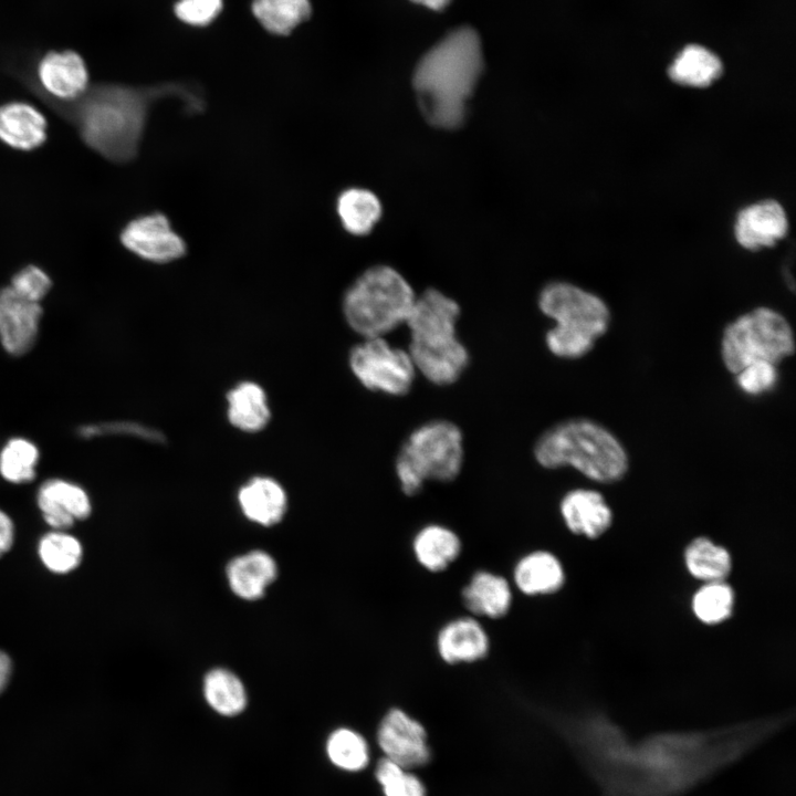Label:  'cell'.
Wrapping results in <instances>:
<instances>
[{
	"label": "cell",
	"mask_w": 796,
	"mask_h": 796,
	"mask_svg": "<svg viewBox=\"0 0 796 796\" xmlns=\"http://www.w3.org/2000/svg\"><path fill=\"white\" fill-rule=\"evenodd\" d=\"M377 743L387 758L404 768L422 766L430 757L423 725L399 708H391L381 718Z\"/></svg>",
	"instance_id": "obj_13"
},
{
	"label": "cell",
	"mask_w": 796,
	"mask_h": 796,
	"mask_svg": "<svg viewBox=\"0 0 796 796\" xmlns=\"http://www.w3.org/2000/svg\"><path fill=\"white\" fill-rule=\"evenodd\" d=\"M416 3L422 4L425 7H428L432 10H442L446 8L451 0H411Z\"/></svg>",
	"instance_id": "obj_42"
},
{
	"label": "cell",
	"mask_w": 796,
	"mask_h": 796,
	"mask_svg": "<svg viewBox=\"0 0 796 796\" xmlns=\"http://www.w3.org/2000/svg\"><path fill=\"white\" fill-rule=\"evenodd\" d=\"M228 418L232 426L248 432L264 428L270 419L266 395L262 387L243 381L227 395Z\"/></svg>",
	"instance_id": "obj_25"
},
{
	"label": "cell",
	"mask_w": 796,
	"mask_h": 796,
	"mask_svg": "<svg viewBox=\"0 0 796 796\" xmlns=\"http://www.w3.org/2000/svg\"><path fill=\"white\" fill-rule=\"evenodd\" d=\"M38 507L44 521L54 530L63 531L91 513V501L78 484L61 479L45 480L36 492Z\"/></svg>",
	"instance_id": "obj_17"
},
{
	"label": "cell",
	"mask_w": 796,
	"mask_h": 796,
	"mask_svg": "<svg viewBox=\"0 0 796 796\" xmlns=\"http://www.w3.org/2000/svg\"><path fill=\"white\" fill-rule=\"evenodd\" d=\"M76 434L85 440L102 437H129L155 443H163L166 440L158 430L133 420H107L81 425L76 428Z\"/></svg>",
	"instance_id": "obj_35"
},
{
	"label": "cell",
	"mask_w": 796,
	"mask_h": 796,
	"mask_svg": "<svg viewBox=\"0 0 796 796\" xmlns=\"http://www.w3.org/2000/svg\"><path fill=\"white\" fill-rule=\"evenodd\" d=\"M735 595L733 588L725 583H704L693 595L691 608L701 622L713 626L729 619L733 612Z\"/></svg>",
	"instance_id": "obj_32"
},
{
	"label": "cell",
	"mask_w": 796,
	"mask_h": 796,
	"mask_svg": "<svg viewBox=\"0 0 796 796\" xmlns=\"http://www.w3.org/2000/svg\"><path fill=\"white\" fill-rule=\"evenodd\" d=\"M39 556L53 573L65 574L76 568L82 559V546L72 535L54 530L39 543Z\"/></svg>",
	"instance_id": "obj_34"
},
{
	"label": "cell",
	"mask_w": 796,
	"mask_h": 796,
	"mask_svg": "<svg viewBox=\"0 0 796 796\" xmlns=\"http://www.w3.org/2000/svg\"><path fill=\"white\" fill-rule=\"evenodd\" d=\"M513 584L528 597L557 593L565 584V569L549 551L535 549L521 556L512 572Z\"/></svg>",
	"instance_id": "obj_21"
},
{
	"label": "cell",
	"mask_w": 796,
	"mask_h": 796,
	"mask_svg": "<svg viewBox=\"0 0 796 796\" xmlns=\"http://www.w3.org/2000/svg\"><path fill=\"white\" fill-rule=\"evenodd\" d=\"M329 762L339 769L357 772L369 762V750L362 734L349 727L334 730L326 741Z\"/></svg>",
	"instance_id": "obj_33"
},
{
	"label": "cell",
	"mask_w": 796,
	"mask_h": 796,
	"mask_svg": "<svg viewBox=\"0 0 796 796\" xmlns=\"http://www.w3.org/2000/svg\"><path fill=\"white\" fill-rule=\"evenodd\" d=\"M168 96L179 98L188 114L201 113L206 105L197 88L174 82L151 86L91 84L75 101L45 103L76 128L87 147L107 160L125 164L139 150L151 104Z\"/></svg>",
	"instance_id": "obj_2"
},
{
	"label": "cell",
	"mask_w": 796,
	"mask_h": 796,
	"mask_svg": "<svg viewBox=\"0 0 796 796\" xmlns=\"http://www.w3.org/2000/svg\"><path fill=\"white\" fill-rule=\"evenodd\" d=\"M48 137V121L34 105L10 101L0 105V142L29 151L42 146Z\"/></svg>",
	"instance_id": "obj_19"
},
{
	"label": "cell",
	"mask_w": 796,
	"mask_h": 796,
	"mask_svg": "<svg viewBox=\"0 0 796 796\" xmlns=\"http://www.w3.org/2000/svg\"><path fill=\"white\" fill-rule=\"evenodd\" d=\"M402 766L385 757L376 766V779L385 796H426L420 779Z\"/></svg>",
	"instance_id": "obj_36"
},
{
	"label": "cell",
	"mask_w": 796,
	"mask_h": 796,
	"mask_svg": "<svg viewBox=\"0 0 796 796\" xmlns=\"http://www.w3.org/2000/svg\"><path fill=\"white\" fill-rule=\"evenodd\" d=\"M463 434L460 428L444 419H436L417 427L400 447L395 472L404 494H418L427 481L450 482L463 463Z\"/></svg>",
	"instance_id": "obj_8"
},
{
	"label": "cell",
	"mask_w": 796,
	"mask_h": 796,
	"mask_svg": "<svg viewBox=\"0 0 796 796\" xmlns=\"http://www.w3.org/2000/svg\"><path fill=\"white\" fill-rule=\"evenodd\" d=\"M416 296L398 271L376 265L347 289L343 313L348 326L364 338L384 337L406 324Z\"/></svg>",
	"instance_id": "obj_7"
},
{
	"label": "cell",
	"mask_w": 796,
	"mask_h": 796,
	"mask_svg": "<svg viewBox=\"0 0 796 796\" xmlns=\"http://www.w3.org/2000/svg\"><path fill=\"white\" fill-rule=\"evenodd\" d=\"M538 306L556 323L545 341L557 357L573 359L586 355L608 328L610 315L605 302L568 282H552L543 287Z\"/></svg>",
	"instance_id": "obj_6"
},
{
	"label": "cell",
	"mask_w": 796,
	"mask_h": 796,
	"mask_svg": "<svg viewBox=\"0 0 796 796\" xmlns=\"http://www.w3.org/2000/svg\"><path fill=\"white\" fill-rule=\"evenodd\" d=\"M21 78L43 102L69 103L90 87V72L83 56L71 49L50 50L34 62L32 74Z\"/></svg>",
	"instance_id": "obj_11"
},
{
	"label": "cell",
	"mask_w": 796,
	"mask_h": 796,
	"mask_svg": "<svg viewBox=\"0 0 796 796\" xmlns=\"http://www.w3.org/2000/svg\"><path fill=\"white\" fill-rule=\"evenodd\" d=\"M119 240L133 254L154 263L172 262L187 252L186 242L172 229L169 219L160 212L130 220L122 229Z\"/></svg>",
	"instance_id": "obj_12"
},
{
	"label": "cell",
	"mask_w": 796,
	"mask_h": 796,
	"mask_svg": "<svg viewBox=\"0 0 796 796\" xmlns=\"http://www.w3.org/2000/svg\"><path fill=\"white\" fill-rule=\"evenodd\" d=\"M252 12L270 33L286 35L311 14L310 0H253Z\"/></svg>",
	"instance_id": "obj_30"
},
{
	"label": "cell",
	"mask_w": 796,
	"mask_h": 796,
	"mask_svg": "<svg viewBox=\"0 0 796 796\" xmlns=\"http://www.w3.org/2000/svg\"><path fill=\"white\" fill-rule=\"evenodd\" d=\"M559 511L572 533L591 540L606 533L612 522L611 510L604 496L593 490L567 492L559 503Z\"/></svg>",
	"instance_id": "obj_20"
},
{
	"label": "cell",
	"mask_w": 796,
	"mask_h": 796,
	"mask_svg": "<svg viewBox=\"0 0 796 796\" xmlns=\"http://www.w3.org/2000/svg\"><path fill=\"white\" fill-rule=\"evenodd\" d=\"M777 381L776 365L758 362L736 373L739 387L748 395H760L774 388Z\"/></svg>",
	"instance_id": "obj_38"
},
{
	"label": "cell",
	"mask_w": 796,
	"mask_h": 796,
	"mask_svg": "<svg viewBox=\"0 0 796 796\" xmlns=\"http://www.w3.org/2000/svg\"><path fill=\"white\" fill-rule=\"evenodd\" d=\"M221 10L222 0H178L174 7L180 21L195 27L210 24Z\"/></svg>",
	"instance_id": "obj_39"
},
{
	"label": "cell",
	"mask_w": 796,
	"mask_h": 796,
	"mask_svg": "<svg viewBox=\"0 0 796 796\" xmlns=\"http://www.w3.org/2000/svg\"><path fill=\"white\" fill-rule=\"evenodd\" d=\"M203 696L208 705L223 716H235L247 706L244 684L232 671L216 668L203 679Z\"/></svg>",
	"instance_id": "obj_29"
},
{
	"label": "cell",
	"mask_w": 796,
	"mask_h": 796,
	"mask_svg": "<svg viewBox=\"0 0 796 796\" xmlns=\"http://www.w3.org/2000/svg\"><path fill=\"white\" fill-rule=\"evenodd\" d=\"M783 724L781 719H765L632 740L608 719L593 714L570 722L565 732L601 796H663L708 781Z\"/></svg>",
	"instance_id": "obj_1"
},
{
	"label": "cell",
	"mask_w": 796,
	"mask_h": 796,
	"mask_svg": "<svg viewBox=\"0 0 796 796\" xmlns=\"http://www.w3.org/2000/svg\"><path fill=\"white\" fill-rule=\"evenodd\" d=\"M226 575L234 595L244 600H256L276 578L277 565L270 554L255 549L231 559Z\"/></svg>",
	"instance_id": "obj_22"
},
{
	"label": "cell",
	"mask_w": 796,
	"mask_h": 796,
	"mask_svg": "<svg viewBox=\"0 0 796 796\" xmlns=\"http://www.w3.org/2000/svg\"><path fill=\"white\" fill-rule=\"evenodd\" d=\"M534 457L544 468L570 465L603 483L618 481L628 468L620 442L587 419H569L547 429L534 446Z\"/></svg>",
	"instance_id": "obj_5"
},
{
	"label": "cell",
	"mask_w": 796,
	"mask_h": 796,
	"mask_svg": "<svg viewBox=\"0 0 796 796\" xmlns=\"http://www.w3.org/2000/svg\"><path fill=\"white\" fill-rule=\"evenodd\" d=\"M721 60L701 45L685 46L669 67L670 78L684 86L706 87L722 74Z\"/></svg>",
	"instance_id": "obj_26"
},
{
	"label": "cell",
	"mask_w": 796,
	"mask_h": 796,
	"mask_svg": "<svg viewBox=\"0 0 796 796\" xmlns=\"http://www.w3.org/2000/svg\"><path fill=\"white\" fill-rule=\"evenodd\" d=\"M43 308L17 294L9 285L0 287V344L10 356L28 354L35 345Z\"/></svg>",
	"instance_id": "obj_14"
},
{
	"label": "cell",
	"mask_w": 796,
	"mask_h": 796,
	"mask_svg": "<svg viewBox=\"0 0 796 796\" xmlns=\"http://www.w3.org/2000/svg\"><path fill=\"white\" fill-rule=\"evenodd\" d=\"M411 549L417 563L430 573H441L460 556L462 542L450 527L431 523L415 534Z\"/></svg>",
	"instance_id": "obj_23"
},
{
	"label": "cell",
	"mask_w": 796,
	"mask_h": 796,
	"mask_svg": "<svg viewBox=\"0 0 796 796\" xmlns=\"http://www.w3.org/2000/svg\"><path fill=\"white\" fill-rule=\"evenodd\" d=\"M336 211L343 228L360 237L369 233L380 219L381 203L370 190L353 187L339 193Z\"/></svg>",
	"instance_id": "obj_27"
},
{
	"label": "cell",
	"mask_w": 796,
	"mask_h": 796,
	"mask_svg": "<svg viewBox=\"0 0 796 796\" xmlns=\"http://www.w3.org/2000/svg\"><path fill=\"white\" fill-rule=\"evenodd\" d=\"M40 452L29 439L14 437L0 450V475L13 484L31 482L35 478Z\"/></svg>",
	"instance_id": "obj_31"
},
{
	"label": "cell",
	"mask_w": 796,
	"mask_h": 796,
	"mask_svg": "<svg viewBox=\"0 0 796 796\" xmlns=\"http://www.w3.org/2000/svg\"><path fill=\"white\" fill-rule=\"evenodd\" d=\"M683 558L689 574L703 583L725 580L732 569L730 552L708 537L692 540Z\"/></svg>",
	"instance_id": "obj_28"
},
{
	"label": "cell",
	"mask_w": 796,
	"mask_h": 796,
	"mask_svg": "<svg viewBox=\"0 0 796 796\" xmlns=\"http://www.w3.org/2000/svg\"><path fill=\"white\" fill-rule=\"evenodd\" d=\"M348 364L365 388L396 397L408 394L417 373L408 350L385 337L364 338L352 348Z\"/></svg>",
	"instance_id": "obj_10"
},
{
	"label": "cell",
	"mask_w": 796,
	"mask_h": 796,
	"mask_svg": "<svg viewBox=\"0 0 796 796\" xmlns=\"http://www.w3.org/2000/svg\"><path fill=\"white\" fill-rule=\"evenodd\" d=\"M238 501L244 516L263 526L279 523L287 505L284 489L266 476H255L242 485Z\"/></svg>",
	"instance_id": "obj_24"
},
{
	"label": "cell",
	"mask_w": 796,
	"mask_h": 796,
	"mask_svg": "<svg viewBox=\"0 0 796 796\" xmlns=\"http://www.w3.org/2000/svg\"><path fill=\"white\" fill-rule=\"evenodd\" d=\"M52 284V279L42 268L28 264L13 274L9 286L23 298L40 303Z\"/></svg>",
	"instance_id": "obj_37"
},
{
	"label": "cell",
	"mask_w": 796,
	"mask_h": 796,
	"mask_svg": "<svg viewBox=\"0 0 796 796\" xmlns=\"http://www.w3.org/2000/svg\"><path fill=\"white\" fill-rule=\"evenodd\" d=\"M11 674V660L0 650V693L6 689Z\"/></svg>",
	"instance_id": "obj_41"
},
{
	"label": "cell",
	"mask_w": 796,
	"mask_h": 796,
	"mask_svg": "<svg viewBox=\"0 0 796 796\" xmlns=\"http://www.w3.org/2000/svg\"><path fill=\"white\" fill-rule=\"evenodd\" d=\"M459 304L441 291L428 289L416 296L406 321L410 333L408 353L416 371L430 383H455L470 362L468 348L457 336Z\"/></svg>",
	"instance_id": "obj_4"
},
{
	"label": "cell",
	"mask_w": 796,
	"mask_h": 796,
	"mask_svg": "<svg viewBox=\"0 0 796 796\" xmlns=\"http://www.w3.org/2000/svg\"><path fill=\"white\" fill-rule=\"evenodd\" d=\"M461 600L470 615L476 618L500 619L512 607V585L498 573L480 569L463 586Z\"/></svg>",
	"instance_id": "obj_18"
},
{
	"label": "cell",
	"mask_w": 796,
	"mask_h": 796,
	"mask_svg": "<svg viewBox=\"0 0 796 796\" xmlns=\"http://www.w3.org/2000/svg\"><path fill=\"white\" fill-rule=\"evenodd\" d=\"M490 646L484 626L472 615L450 619L436 638L438 656L448 664L478 662L488 656Z\"/></svg>",
	"instance_id": "obj_16"
},
{
	"label": "cell",
	"mask_w": 796,
	"mask_h": 796,
	"mask_svg": "<svg viewBox=\"0 0 796 796\" xmlns=\"http://www.w3.org/2000/svg\"><path fill=\"white\" fill-rule=\"evenodd\" d=\"M483 72L479 34L470 27L449 32L418 62L412 84L427 122L441 129L459 127Z\"/></svg>",
	"instance_id": "obj_3"
},
{
	"label": "cell",
	"mask_w": 796,
	"mask_h": 796,
	"mask_svg": "<svg viewBox=\"0 0 796 796\" xmlns=\"http://www.w3.org/2000/svg\"><path fill=\"white\" fill-rule=\"evenodd\" d=\"M14 528L11 519L0 510V556L6 554L12 546Z\"/></svg>",
	"instance_id": "obj_40"
},
{
	"label": "cell",
	"mask_w": 796,
	"mask_h": 796,
	"mask_svg": "<svg viewBox=\"0 0 796 796\" xmlns=\"http://www.w3.org/2000/svg\"><path fill=\"white\" fill-rule=\"evenodd\" d=\"M794 347L793 331L785 317L758 307L726 326L721 354L725 367L736 374L758 362L777 365L794 353Z\"/></svg>",
	"instance_id": "obj_9"
},
{
	"label": "cell",
	"mask_w": 796,
	"mask_h": 796,
	"mask_svg": "<svg viewBox=\"0 0 796 796\" xmlns=\"http://www.w3.org/2000/svg\"><path fill=\"white\" fill-rule=\"evenodd\" d=\"M787 231V213L778 201L772 199L744 207L734 222L736 242L751 251L774 245Z\"/></svg>",
	"instance_id": "obj_15"
}]
</instances>
